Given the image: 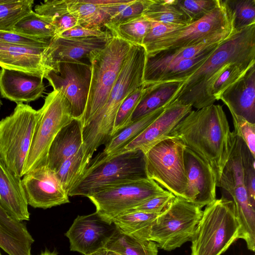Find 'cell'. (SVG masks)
Instances as JSON below:
<instances>
[{
    "label": "cell",
    "instance_id": "cell-1",
    "mask_svg": "<svg viewBox=\"0 0 255 255\" xmlns=\"http://www.w3.org/2000/svg\"><path fill=\"white\" fill-rule=\"evenodd\" d=\"M169 136L184 145L208 163L217 177V184L232 151L231 131L223 107L211 105L191 111L172 129Z\"/></svg>",
    "mask_w": 255,
    "mask_h": 255
},
{
    "label": "cell",
    "instance_id": "cell-2",
    "mask_svg": "<svg viewBox=\"0 0 255 255\" xmlns=\"http://www.w3.org/2000/svg\"><path fill=\"white\" fill-rule=\"evenodd\" d=\"M229 63L248 66L255 64V24L233 31L221 42L203 64L183 82L170 104L190 105L197 110L214 104L216 100L210 94V86L217 73Z\"/></svg>",
    "mask_w": 255,
    "mask_h": 255
},
{
    "label": "cell",
    "instance_id": "cell-3",
    "mask_svg": "<svg viewBox=\"0 0 255 255\" xmlns=\"http://www.w3.org/2000/svg\"><path fill=\"white\" fill-rule=\"evenodd\" d=\"M146 52L142 45H131L108 100L82 129L84 144L96 151L112 137L118 111L127 97L143 84Z\"/></svg>",
    "mask_w": 255,
    "mask_h": 255
},
{
    "label": "cell",
    "instance_id": "cell-4",
    "mask_svg": "<svg viewBox=\"0 0 255 255\" xmlns=\"http://www.w3.org/2000/svg\"><path fill=\"white\" fill-rule=\"evenodd\" d=\"M240 230L233 202L225 197L205 206L191 242V255H221Z\"/></svg>",
    "mask_w": 255,
    "mask_h": 255
},
{
    "label": "cell",
    "instance_id": "cell-5",
    "mask_svg": "<svg viewBox=\"0 0 255 255\" xmlns=\"http://www.w3.org/2000/svg\"><path fill=\"white\" fill-rule=\"evenodd\" d=\"M112 35L105 47L92 51L87 56L91 77L86 107L81 121L83 128L106 103L132 45Z\"/></svg>",
    "mask_w": 255,
    "mask_h": 255
},
{
    "label": "cell",
    "instance_id": "cell-6",
    "mask_svg": "<svg viewBox=\"0 0 255 255\" xmlns=\"http://www.w3.org/2000/svg\"><path fill=\"white\" fill-rule=\"evenodd\" d=\"M145 177L141 151L123 152L102 160L94 158L68 195L88 198L107 187Z\"/></svg>",
    "mask_w": 255,
    "mask_h": 255
},
{
    "label": "cell",
    "instance_id": "cell-7",
    "mask_svg": "<svg viewBox=\"0 0 255 255\" xmlns=\"http://www.w3.org/2000/svg\"><path fill=\"white\" fill-rule=\"evenodd\" d=\"M234 132V131H233ZM245 142L234 132L233 144L229 158L217 187L225 190L235 205L240 224L239 239L245 240L248 249L255 251V204L250 200L246 189L243 150Z\"/></svg>",
    "mask_w": 255,
    "mask_h": 255
},
{
    "label": "cell",
    "instance_id": "cell-8",
    "mask_svg": "<svg viewBox=\"0 0 255 255\" xmlns=\"http://www.w3.org/2000/svg\"><path fill=\"white\" fill-rule=\"evenodd\" d=\"M38 119V112L23 103L0 121V160L16 177L21 178Z\"/></svg>",
    "mask_w": 255,
    "mask_h": 255
},
{
    "label": "cell",
    "instance_id": "cell-9",
    "mask_svg": "<svg viewBox=\"0 0 255 255\" xmlns=\"http://www.w3.org/2000/svg\"><path fill=\"white\" fill-rule=\"evenodd\" d=\"M30 148L23 175L46 163L50 146L59 131L73 119L70 103L58 90L48 93L38 111Z\"/></svg>",
    "mask_w": 255,
    "mask_h": 255
},
{
    "label": "cell",
    "instance_id": "cell-10",
    "mask_svg": "<svg viewBox=\"0 0 255 255\" xmlns=\"http://www.w3.org/2000/svg\"><path fill=\"white\" fill-rule=\"evenodd\" d=\"M232 12L224 0L201 19L170 32L144 47L146 55L170 49L197 45L211 39L229 37L233 32Z\"/></svg>",
    "mask_w": 255,
    "mask_h": 255
},
{
    "label": "cell",
    "instance_id": "cell-11",
    "mask_svg": "<svg viewBox=\"0 0 255 255\" xmlns=\"http://www.w3.org/2000/svg\"><path fill=\"white\" fill-rule=\"evenodd\" d=\"M202 213L197 205L175 197L153 221L149 240L166 251L180 247L191 241Z\"/></svg>",
    "mask_w": 255,
    "mask_h": 255
},
{
    "label": "cell",
    "instance_id": "cell-12",
    "mask_svg": "<svg viewBox=\"0 0 255 255\" xmlns=\"http://www.w3.org/2000/svg\"><path fill=\"white\" fill-rule=\"evenodd\" d=\"M185 146L180 140L169 136L144 154L146 177L175 197L183 199L187 186Z\"/></svg>",
    "mask_w": 255,
    "mask_h": 255
},
{
    "label": "cell",
    "instance_id": "cell-13",
    "mask_svg": "<svg viewBox=\"0 0 255 255\" xmlns=\"http://www.w3.org/2000/svg\"><path fill=\"white\" fill-rule=\"evenodd\" d=\"M167 191L145 177L107 187L88 198L95 205V212L104 221L112 223L122 213Z\"/></svg>",
    "mask_w": 255,
    "mask_h": 255
},
{
    "label": "cell",
    "instance_id": "cell-14",
    "mask_svg": "<svg viewBox=\"0 0 255 255\" xmlns=\"http://www.w3.org/2000/svg\"><path fill=\"white\" fill-rule=\"evenodd\" d=\"M91 77L90 64L81 61L61 63L57 73L50 71L44 76L53 90L59 91L69 101L73 118L80 121L86 107Z\"/></svg>",
    "mask_w": 255,
    "mask_h": 255
},
{
    "label": "cell",
    "instance_id": "cell-15",
    "mask_svg": "<svg viewBox=\"0 0 255 255\" xmlns=\"http://www.w3.org/2000/svg\"><path fill=\"white\" fill-rule=\"evenodd\" d=\"M21 183L28 205L46 209L68 203L69 196L56 172L46 164L24 175Z\"/></svg>",
    "mask_w": 255,
    "mask_h": 255
},
{
    "label": "cell",
    "instance_id": "cell-16",
    "mask_svg": "<svg viewBox=\"0 0 255 255\" xmlns=\"http://www.w3.org/2000/svg\"><path fill=\"white\" fill-rule=\"evenodd\" d=\"M112 37V34L98 37H53L42 53L45 73L50 71L57 73L61 63L78 62L83 58H87L92 51L105 47Z\"/></svg>",
    "mask_w": 255,
    "mask_h": 255
},
{
    "label": "cell",
    "instance_id": "cell-17",
    "mask_svg": "<svg viewBox=\"0 0 255 255\" xmlns=\"http://www.w3.org/2000/svg\"><path fill=\"white\" fill-rule=\"evenodd\" d=\"M116 226L102 219L96 212L78 215L65 234L70 243V250L89 255L104 248Z\"/></svg>",
    "mask_w": 255,
    "mask_h": 255
},
{
    "label": "cell",
    "instance_id": "cell-18",
    "mask_svg": "<svg viewBox=\"0 0 255 255\" xmlns=\"http://www.w3.org/2000/svg\"><path fill=\"white\" fill-rule=\"evenodd\" d=\"M184 159L187 179L184 199L202 208L216 199L215 173L208 163L186 146Z\"/></svg>",
    "mask_w": 255,
    "mask_h": 255
},
{
    "label": "cell",
    "instance_id": "cell-19",
    "mask_svg": "<svg viewBox=\"0 0 255 255\" xmlns=\"http://www.w3.org/2000/svg\"><path fill=\"white\" fill-rule=\"evenodd\" d=\"M192 109L190 105L170 104L152 123L118 153L139 150L144 154L153 146L168 138L172 129Z\"/></svg>",
    "mask_w": 255,
    "mask_h": 255
},
{
    "label": "cell",
    "instance_id": "cell-20",
    "mask_svg": "<svg viewBox=\"0 0 255 255\" xmlns=\"http://www.w3.org/2000/svg\"><path fill=\"white\" fill-rule=\"evenodd\" d=\"M44 74L0 69V94L2 98L16 104L34 101L42 96L45 90Z\"/></svg>",
    "mask_w": 255,
    "mask_h": 255
},
{
    "label": "cell",
    "instance_id": "cell-21",
    "mask_svg": "<svg viewBox=\"0 0 255 255\" xmlns=\"http://www.w3.org/2000/svg\"><path fill=\"white\" fill-rule=\"evenodd\" d=\"M228 37H218L197 45L163 50L146 55L143 84L147 86L158 83L164 73L169 68L182 60L197 56Z\"/></svg>",
    "mask_w": 255,
    "mask_h": 255
},
{
    "label": "cell",
    "instance_id": "cell-22",
    "mask_svg": "<svg viewBox=\"0 0 255 255\" xmlns=\"http://www.w3.org/2000/svg\"><path fill=\"white\" fill-rule=\"evenodd\" d=\"M251 66L245 74L219 96L231 114L241 116L255 124V66Z\"/></svg>",
    "mask_w": 255,
    "mask_h": 255
},
{
    "label": "cell",
    "instance_id": "cell-23",
    "mask_svg": "<svg viewBox=\"0 0 255 255\" xmlns=\"http://www.w3.org/2000/svg\"><path fill=\"white\" fill-rule=\"evenodd\" d=\"M0 205L19 221L29 220L28 203L21 178L16 177L0 160Z\"/></svg>",
    "mask_w": 255,
    "mask_h": 255
},
{
    "label": "cell",
    "instance_id": "cell-24",
    "mask_svg": "<svg viewBox=\"0 0 255 255\" xmlns=\"http://www.w3.org/2000/svg\"><path fill=\"white\" fill-rule=\"evenodd\" d=\"M81 122L73 119L63 127L53 140L48 152L46 164L55 172L68 157L83 145Z\"/></svg>",
    "mask_w": 255,
    "mask_h": 255
},
{
    "label": "cell",
    "instance_id": "cell-25",
    "mask_svg": "<svg viewBox=\"0 0 255 255\" xmlns=\"http://www.w3.org/2000/svg\"><path fill=\"white\" fill-rule=\"evenodd\" d=\"M33 242L25 225L0 205V248L8 255H31Z\"/></svg>",
    "mask_w": 255,
    "mask_h": 255
},
{
    "label": "cell",
    "instance_id": "cell-26",
    "mask_svg": "<svg viewBox=\"0 0 255 255\" xmlns=\"http://www.w3.org/2000/svg\"><path fill=\"white\" fill-rule=\"evenodd\" d=\"M45 48L0 42L1 68L45 74L42 53Z\"/></svg>",
    "mask_w": 255,
    "mask_h": 255
},
{
    "label": "cell",
    "instance_id": "cell-27",
    "mask_svg": "<svg viewBox=\"0 0 255 255\" xmlns=\"http://www.w3.org/2000/svg\"><path fill=\"white\" fill-rule=\"evenodd\" d=\"M183 82L169 81L145 86L144 93L132 115L131 122L166 107L180 91Z\"/></svg>",
    "mask_w": 255,
    "mask_h": 255
},
{
    "label": "cell",
    "instance_id": "cell-28",
    "mask_svg": "<svg viewBox=\"0 0 255 255\" xmlns=\"http://www.w3.org/2000/svg\"><path fill=\"white\" fill-rule=\"evenodd\" d=\"M158 109L146 116L132 122L114 135L105 145L103 150L95 157L102 160L118 154L127 144L137 136L164 110Z\"/></svg>",
    "mask_w": 255,
    "mask_h": 255
},
{
    "label": "cell",
    "instance_id": "cell-29",
    "mask_svg": "<svg viewBox=\"0 0 255 255\" xmlns=\"http://www.w3.org/2000/svg\"><path fill=\"white\" fill-rule=\"evenodd\" d=\"M142 15L150 21L180 26L192 23L178 5L177 0H149Z\"/></svg>",
    "mask_w": 255,
    "mask_h": 255
},
{
    "label": "cell",
    "instance_id": "cell-30",
    "mask_svg": "<svg viewBox=\"0 0 255 255\" xmlns=\"http://www.w3.org/2000/svg\"><path fill=\"white\" fill-rule=\"evenodd\" d=\"M159 214L129 210L115 217L112 222L126 234L139 239L149 240L150 227Z\"/></svg>",
    "mask_w": 255,
    "mask_h": 255
},
{
    "label": "cell",
    "instance_id": "cell-31",
    "mask_svg": "<svg viewBox=\"0 0 255 255\" xmlns=\"http://www.w3.org/2000/svg\"><path fill=\"white\" fill-rule=\"evenodd\" d=\"M104 248L121 255H158V247L154 242L134 238L116 227Z\"/></svg>",
    "mask_w": 255,
    "mask_h": 255
},
{
    "label": "cell",
    "instance_id": "cell-32",
    "mask_svg": "<svg viewBox=\"0 0 255 255\" xmlns=\"http://www.w3.org/2000/svg\"><path fill=\"white\" fill-rule=\"evenodd\" d=\"M34 12L44 16L55 29V36L77 25V19L67 9L65 0H47L36 5Z\"/></svg>",
    "mask_w": 255,
    "mask_h": 255
},
{
    "label": "cell",
    "instance_id": "cell-33",
    "mask_svg": "<svg viewBox=\"0 0 255 255\" xmlns=\"http://www.w3.org/2000/svg\"><path fill=\"white\" fill-rule=\"evenodd\" d=\"M69 13L79 25L87 28L104 25L110 18L105 6L92 3L88 0H65Z\"/></svg>",
    "mask_w": 255,
    "mask_h": 255
},
{
    "label": "cell",
    "instance_id": "cell-34",
    "mask_svg": "<svg viewBox=\"0 0 255 255\" xmlns=\"http://www.w3.org/2000/svg\"><path fill=\"white\" fill-rule=\"evenodd\" d=\"M13 32L47 40L55 36V29L51 24L44 16L33 10L16 23Z\"/></svg>",
    "mask_w": 255,
    "mask_h": 255
},
{
    "label": "cell",
    "instance_id": "cell-35",
    "mask_svg": "<svg viewBox=\"0 0 255 255\" xmlns=\"http://www.w3.org/2000/svg\"><path fill=\"white\" fill-rule=\"evenodd\" d=\"M33 0H0V30L12 31L16 23L32 11Z\"/></svg>",
    "mask_w": 255,
    "mask_h": 255
},
{
    "label": "cell",
    "instance_id": "cell-36",
    "mask_svg": "<svg viewBox=\"0 0 255 255\" xmlns=\"http://www.w3.org/2000/svg\"><path fill=\"white\" fill-rule=\"evenodd\" d=\"M220 43L194 58L182 60L169 68L164 73L158 83L169 81L185 82L203 64Z\"/></svg>",
    "mask_w": 255,
    "mask_h": 255
},
{
    "label": "cell",
    "instance_id": "cell-37",
    "mask_svg": "<svg viewBox=\"0 0 255 255\" xmlns=\"http://www.w3.org/2000/svg\"><path fill=\"white\" fill-rule=\"evenodd\" d=\"M150 23V21L142 15L119 24L110 32L132 45H142Z\"/></svg>",
    "mask_w": 255,
    "mask_h": 255
},
{
    "label": "cell",
    "instance_id": "cell-38",
    "mask_svg": "<svg viewBox=\"0 0 255 255\" xmlns=\"http://www.w3.org/2000/svg\"><path fill=\"white\" fill-rule=\"evenodd\" d=\"M83 145L77 152L66 159L55 171L65 191L68 193L84 173Z\"/></svg>",
    "mask_w": 255,
    "mask_h": 255
},
{
    "label": "cell",
    "instance_id": "cell-39",
    "mask_svg": "<svg viewBox=\"0 0 255 255\" xmlns=\"http://www.w3.org/2000/svg\"><path fill=\"white\" fill-rule=\"evenodd\" d=\"M233 16V30L239 31L255 24V0H224Z\"/></svg>",
    "mask_w": 255,
    "mask_h": 255
},
{
    "label": "cell",
    "instance_id": "cell-40",
    "mask_svg": "<svg viewBox=\"0 0 255 255\" xmlns=\"http://www.w3.org/2000/svg\"><path fill=\"white\" fill-rule=\"evenodd\" d=\"M145 88V85L143 84L137 88L122 103L114 121L112 137L132 123V115L144 93Z\"/></svg>",
    "mask_w": 255,
    "mask_h": 255
},
{
    "label": "cell",
    "instance_id": "cell-41",
    "mask_svg": "<svg viewBox=\"0 0 255 255\" xmlns=\"http://www.w3.org/2000/svg\"><path fill=\"white\" fill-rule=\"evenodd\" d=\"M251 66L238 63L227 64L211 85L212 96L218 100L221 94L241 78Z\"/></svg>",
    "mask_w": 255,
    "mask_h": 255
},
{
    "label": "cell",
    "instance_id": "cell-42",
    "mask_svg": "<svg viewBox=\"0 0 255 255\" xmlns=\"http://www.w3.org/2000/svg\"><path fill=\"white\" fill-rule=\"evenodd\" d=\"M219 0H177L181 9L196 21L210 12L218 5Z\"/></svg>",
    "mask_w": 255,
    "mask_h": 255
},
{
    "label": "cell",
    "instance_id": "cell-43",
    "mask_svg": "<svg viewBox=\"0 0 255 255\" xmlns=\"http://www.w3.org/2000/svg\"><path fill=\"white\" fill-rule=\"evenodd\" d=\"M148 1L149 0H132L123 10L112 17L104 26L110 31L123 22L142 15Z\"/></svg>",
    "mask_w": 255,
    "mask_h": 255
},
{
    "label": "cell",
    "instance_id": "cell-44",
    "mask_svg": "<svg viewBox=\"0 0 255 255\" xmlns=\"http://www.w3.org/2000/svg\"><path fill=\"white\" fill-rule=\"evenodd\" d=\"M231 115L234 126V132L243 139L255 157V124L249 122L242 117Z\"/></svg>",
    "mask_w": 255,
    "mask_h": 255
},
{
    "label": "cell",
    "instance_id": "cell-45",
    "mask_svg": "<svg viewBox=\"0 0 255 255\" xmlns=\"http://www.w3.org/2000/svg\"><path fill=\"white\" fill-rule=\"evenodd\" d=\"M175 196L166 193L150 198L127 211H139L151 213H161Z\"/></svg>",
    "mask_w": 255,
    "mask_h": 255
},
{
    "label": "cell",
    "instance_id": "cell-46",
    "mask_svg": "<svg viewBox=\"0 0 255 255\" xmlns=\"http://www.w3.org/2000/svg\"><path fill=\"white\" fill-rule=\"evenodd\" d=\"M244 174L245 182L249 198L255 204V157L247 145L243 150Z\"/></svg>",
    "mask_w": 255,
    "mask_h": 255
},
{
    "label": "cell",
    "instance_id": "cell-47",
    "mask_svg": "<svg viewBox=\"0 0 255 255\" xmlns=\"http://www.w3.org/2000/svg\"><path fill=\"white\" fill-rule=\"evenodd\" d=\"M49 40L30 37L12 31L0 30V42L20 45L46 48Z\"/></svg>",
    "mask_w": 255,
    "mask_h": 255
},
{
    "label": "cell",
    "instance_id": "cell-48",
    "mask_svg": "<svg viewBox=\"0 0 255 255\" xmlns=\"http://www.w3.org/2000/svg\"><path fill=\"white\" fill-rule=\"evenodd\" d=\"M111 34L110 32L103 30L100 26L87 28L77 25L57 36L64 38L98 37L107 36Z\"/></svg>",
    "mask_w": 255,
    "mask_h": 255
},
{
    "label": "cell",
    "instance_id": "cell-49",
    "mask_svg": "<svg viewBox=\"0 0 255 255\" xmlns=\"http://www.w3.org/2000/svg\"><path fill=\"white\" fill-rule=\"evenodd\" d=\"M150 27L142 43L143 47L156 41L166 34L181 27L153 21H150Z\"/></svg>",
    "mask_w": 255,
    "mask_h": 255
},
{
    "label": "cell",
    "instance_id": "cell-50",
    "mask_svg": "<svg viewBox=\"0 0 255 255\" xmlns=\"http://www.w3.org/2000/svg\"><path fill=\"white\" fill-rule=\"evenodd\" d=\"M89 255H121L115 251L106 248H101Z\"/></svg>",
    "mask_w": 255,
    "mask_h": 255
},
{
    "label": "cell",
    "instance_id": "cell-51",
    "mask_svg": "<svg viewBox=\"0 0 255 255\" xmlns=\"http://www.w3.org/2000/svg\"><path fill=\"white\" fill-rule=\"evenodd\" d=\"M39 255H58V253L56 251L50 252L46 249L44 251L41 252Z\"/></svg>",
    "mask_w": 255,
    "mask_h": 255
},
{
    "label": "cell",
    "instance_id": "cell-52",
    "mask_svg": "<svg viewBox=\"0 0 255 255\" xmlns=\"http://www.w3.org/2000/svg\"><path fill=\"white\" fill-rule=\"evenodd\" d=\"M2 105V101H1L0 99V109L1 107V106Z\"/></svg>",
    "mask_w": 255,
    "mask_h": 255
},
{
    "label": "cell",
    "instance_id": "cell-53",
    "mask_svg": "<svg viewBox=\"0 0 255 255\" xmlns=\"http://www.w3.org/2000/svg\"><path fill=\"white\" fill-rule=\"evenodd\" d=\"M0 255H2L1 254V253L0 251Z\"/></svg>",
    "mask_w": 255,
    "mask_h": 255
}]
</instances>
